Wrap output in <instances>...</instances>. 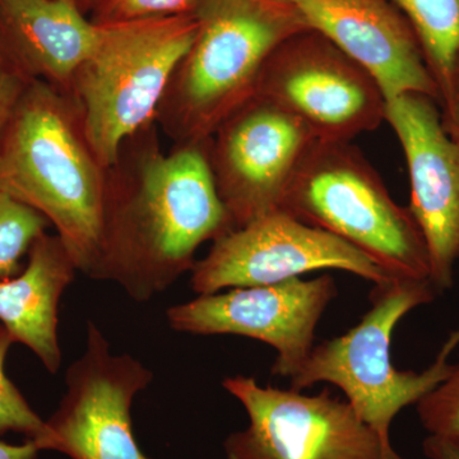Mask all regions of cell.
Segmentation results:
<instances>
[{
	"instance_id": "9",
	"label": "cell",
	"mask_w": 459,
	"mask_h": 459,
	"mask_svg": "<svg viewBox=\"0 0 459 459\" xmlns=\"http://www.w3.org/2000/svg\"><path fill=\"white\" fill-rule=\"evenodd\" d=\"M152 380V371L132 356L115 355L101 329L87 323L86 350L66 370L59 409L33 442L71 459H150L135 442L131 411Z\"/></svg>"
},
{
	"instance_id": "16",
	"label": "cell",
	"mask_w": 459,
	"mask_h": 459,
	"mask_svg": "<svg viewBox=\"0 0 459 459\" xmlns=\"http://www.w3.org/2000/svg\"><path fill=\"white\" fill-rule=\"evenodd\" d=\"M27 255L17 276L0 280V322L13 342L25 344L56 374L62 365L57 307L78 270L57 235H42Z\"/></svg>"
},
{
	"instance_id": "6",
	"label": "cell",
	"mask_w": 459,
	"mask_h": 459,
	"mask_svg": "<svg viewBox=\"0 0 459 459\" xmlns=\"http://www.w3.org/2000/svg\"><path fill=\"white\" fill-rule=\"evenodd\" d=\"M197 32L195 13L98 26L93 49L68 92L105 168L114 164L124 141L156 122L171 75Z\"/></svg>"
},
{
	"instance_id": "10",
	"label": "cell",
	"mask_w": 459,
	"mask_h": 459,
	"mask_svg": "<svg viewBox=\"0 0 459 459\" xmlns=\"http://www.w3.org/2000/svg\"><path fill=\"white\" fill-rule=\"evenodd\" d=\"M340 270L382 285L394 277L360 250L286 211H274L213 241L190 271L193 291L216 294L228 287L272 285L307 272Z\"/></svg>"
},
{
	"instance_id": "20",
	"label": "cell",
	"mask_w": 459,
	"mask_h": 459,
	"mask_svg": "<svg viewBox=\"0 0 459 459\" xmlns=\"http://www.w3.org/2000/svg\"><path fill=\"white\" fill-rule=\"evenodd\" d=\"M198 0H91L89 14L93 25L126 22L146 18L192 14Z\"/></svg>"
},
{
	"instance_id": "27",
	"label": "cell",
	"mask_w": 459,
	"mask_h": 459,
	"mask_svg": "<svg viewBox=\"0 0 459 459\" xmlns=\"http://www.w3.org/2000/svg\"><path fill=\"white\" fill-rule=\"evenodd\" d=\"M270 2H277V3H292V4H294L295 0H270Z\"/></svg>"
},
{
	"instance_id": "8",
	"label": "cell",
	"mask_w": 459,
	"mask_h": 459,
	"mask_svg": "<svg viewBox=\"0 0 459 459\" xmlns=\"http://www.w3.org/2000/svg\"><path fill=\"white\" fill-rule=\"evenodd\" d=\"M222 385L250 420L223 443L226 459H403L386 451L351 404L329 389L307 395L243 376L226 377Z\"/></svg>"
},
{
	"instance_id": "3",
	"label": "cell",
	"mask_w": 459,
	"mask_h": 459,
	"mask_svg": "<svg viewBox=\"0 0 459 459\" xmlns=\"http://www.w3.org/2000/svg\"><path fill=\"white\" fill-rule=\"evenodd\" d=\"M198 32L170 78L156 114L178 144L204 143L255 98L263 65L295 33L310 30L292 3L198 0Z\"/></svg>"
},
{
	"instance_id": "19",
	"label": "cell",
	"mask_w": 459,
	"mask_h": 459,
	"mask_svg": "<svg viewBox=\"0 0 459 459\" xmlns=\"http://www.w3.org/2000/svg\"><path fill=\"white\" fill-rule=\"evenodd\" d=\"M12 343L7 329L0 327V434L13 431L36 440L44 433L45 421L5 376V358Z\"/></svg>"
},
{
	"instance_id": "4",
	"label": "cell",
	"mask_w": 459,
	"mask_h": 459,
	"mask_svg": "<svg viewBox=\"0 0 459 459\" xmlns=\"http://www.w3.org/2000/svg\"><path fill=\"white\" fill-rule=\"evenodd\" d=\"M282 210L342 238L394 279L430 281L418 222L350 142L314 141L287 186Z\"/></svg>"
},
{
	"instance_id": "18",
	"label": "cell",
	"mask_w": 459,
	"mask_h": 459,
	"mask_svg": "<svg viewBox=\"0 0 459 459\" xmlns=\"http://www.w3.org/2000/svg\"><path fill=\"white\" fill-rule=\"evenodd\" d=\"M49 226L35 208L0 188V280L12 279L23 270V256Z\"/></svg>"
},
{
	"instance_id": "26",
	"label": "cell",
	"mask_w": 459,
	"mask_h": 459,
	"mask_svg": "<svg viewBox=\"0 0 459 459\" xmlns=\"http://www.w3.org/2000/svg\"><path fill=\"white\" fill-rule=\"evenodd\" d=\"M63 2L71 3V4L80 9L86 16L89 14L91 0H63Z\"/></svg>"
},
{
	"instance_id": "25",
	"label": "cell",
	"mask_w": 459,
	"mask_h": 459,
	"mask_svg": "<svg viewBox=\"0 0 459 459\" xmlns=\"http://www.w3.org/2000/svg\"><path fill=\"white\" fill-rule=\"evenodd\" d=\"M39 452L40 449L31 439L20 446L0 440V459H38Z\"/></svg>"
},
{
	"instance_id": "22",
	"label": "cell",
	"mask_w": 459,
	"mask_h": 459,
	"mask_svg": "<svg viewBox=\"0 0 459 459\" xmlns=\"http://www.w3.org/2000/svg\"><path fill=\"white\" fill-rule=\"evenodd\" d=\"M29 83L0 60V142Z\"/></svg>"
},
{
	"instance_id": "14",
	"label": "cell",
	"mask_w": 459,
	"mask_h": 459,
	"mask_svg": "<svg viewBox=\"0 0 459 459\" xmlns=\"http://www.w3.org/2000/svg\"><path fill=\"white\" fill-rule=\"evenodd\" d=\"M310 29L333 42L376 80L385 100L420 93L439 104L421 45L388 0H295Z\"/></svg>"
},
{
	"instance_id": "1",
	"label": "cell",
	"mask_w": 459,
	"mask_h": 459,
	"mask_svg": "<svg viewBox=\"0 0 459 459\" xmlns=\"http://www.w3.org/2000/svg\"><path fill=\"white\" fill-rule=\"evenodd\" d=\"M156 122L124 141L108 168L104 240L93 280L147 301L193 270L205 241L235 230L214 186L210 141L162 148Z\"/></svg>"
},
{
	"instance_id": "13",
	"label": "cell",
	"mask_w": 459,
	"mask_h": 459,
	"mask_svg": "<svg viewBox=\"0 0 459 459\" xmlns=\"http://www.w3.org/2000/svg\"><path fill=\"white\" fill-rule=\"evenodd\" d=\"M437 104L420 93L386 100L385 122L406 157L409 210L427 243L431 285L440 294L455 283L459 261V143L444 129Z\"/></svg>"
},
{
	"instance_id": "21",
	"label": "cell",
	"mask_w": 459,
	"mask_h": 459,
	"mask_svg": "<svg viewBox=\"0 0 459 459\" xmlns=\"http://www.w3.org/2000/svg\"><path fill=\"white\" fill-rule=\"evenodd\" d=\"M420 422L430 435L459 440V365L416 403Z\"/></svg>"
},
{
	"instance_id": "24",
	"label": "cell",
	"mask_w": 459,
	"mask_h": 459,
	"mask_svg": "<svg viewBox=\"0 0 459 459\" xmlns=\"http://www.w3.org/2000/svg\"><path fill=\"white\" fill-rule=\"evenodd\" d=\"M428 459H459V440L429 435L422 443Z\"/></svg>"
},
{
	"instance_id": "2",
	"label": "cell",
	"mask_w": 459,
	"mask_h": 459,
	"mask_svg": "<svg viewBox=\"0 0 459 459\" xmlns=\"http://www.w3.org/2000/svg\"><path fill=\"white\" fill-rule=\"evenodd\" d=\"M107 177L74 96L27 84L0 142V188L47 217L90 279L104 240Z\"/></svg>"
},
{
	"instance_id": "7",
	"label": "cell",
	"mask_w": 459,
	"mask_h": 459,
	"mask_svg": "<svg viewBox=\"0 0 459 459\" xmlns=\"http://www.w3.org/2000/svg\"><path fill=\"white\" fill-rule=\"evenodd\" d=\"M255 96L294 115L325 142H351L385 122L379 84L316 30L295 33L263 65Z\"/></svg>"
},
{
	"instance_id": "15",
	"label": "cell",
	"mask_w": 459,
	"mask_h": 459,
	"mask_svg": "<svg viewBox=\"0 0 459 459\" xmlns=\"http://www.w3.org/2000/svg\"><path fill=\"white\" fill-rule=\"evenodd\" d=\"M98 26L63 0H0V60L25 78L68 92Z\"/></svg>"
},
{
	"instance_id": "11",
	"label": "cell",
	"mask_w": 459,
	"mask_h": 459,
	"mask_svg": "<svg viewBox=\"0 0 459 459\" xmlns=\"http://www.w3.org/2000/svg\"><path fill=\"white\" fill-rule=\"evenodd\" d=\"M333 277H300L272 285L235 287L174 305L169 325L181 333L235 334L270 344L277 351L272 374L294 377L309 359L323 313L337 298Z\"/></svg>"
},
{
	"instance_id": "17",
	"label": "cell",
	"mask_w": 459,
	"mask_h": 459,
	"mask_svg": "<svg viewBox=\"0 0 459 459\" xmlns=\"http://www.w3.org/2000/svg\"><path fill=\"white\" fill-rule=\"evenodd\" d=\"M394 2L418 36L425 62L440 93L459 53V0Z\"/></svg>"
},
{
	"instance_id": "5",
	"label": "cell",
	"mask_w": 459,
	"mask_h": 459,
	"mask_svg": "<svg viewBox=\"0 0 459 459\" xmlns=\"http://www.w3.org/2000/svg\"><path fill=\"white\" fill-rule=\"evenodd\" d=\"M437 295L430 281L392 280L374 285L369 312L343 336L314 346L304 367L290 379L291 389L301 392L322 382L337 385L386 451L394 453L389 431L395 416L430 394L455 367L449 364V358L459 346V325L446 338L433 364L421 373L401 371L392 364L395 325Z\"/></svg>"
},
{
	"instance_id": "23",
	"label": "cell",
	"mask_w": 459,
	"mask_h": 459,
	"mask_svg": "<svg viewBox=\"0 0 459 459\" xmlns=\"http://www.w3.org/2000/svg\"><path fill=\"white\" fill-rule=\"evenodd\" d=\"M439 105L444 129L452 140L459 143V53L453 63L448 80L440 91Z\"/></svg>"
},
{
	"instance_id": "12",
	"label": "cell",
	"mask_w": 459,
	"mask_h": 459,
	"mask_svg": "<svg viewBox=\"0 0 459 459\" xmlns=\"http://www.w3.org/2000/svg\"><path fill=\"white\" fill-rule=\"evenodd\" d=\"M314 141L294 115L259 96L217 129L208 160L235 229L282 210L287 186Z\"/></svg>"
}]
</instances>
